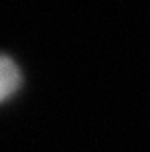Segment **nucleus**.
I'll return each instance as SVG.
<instances>
[{
    "label": "nucleus",
    "mask_w": 150,
    "mask_h": 152,
    "mask_svg": "<svg viewBox=\"0 0 150 152\" xmlns=\"http://www.w3.org/2000/svg\"><path fill=\"white\" fill-rule=\"evenodd\" d=\"M20 85V71L8 57L0 55V102L10 97Z\"/></svg>",
    "instance_id": "nucleus-1"
}]
</instances>
